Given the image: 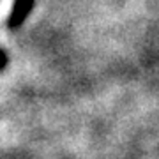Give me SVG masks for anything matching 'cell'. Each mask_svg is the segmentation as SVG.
I'll use <instances>...</instances> for the list:
<instances>
[{
    "label": "cell",
    "instance_id": "cell-1",
    "mask_svg": "<svg viewBox=\"0 0 159 159\" xmlns=\"http://www.w3.org/2000/svg\"><path fill=\"white\" fill-rule=\"evenodd\" d=\"M35 0H14L12 9L7 18V27L9 29H18L21 27V23L25 21V18L29 16L32 9H34Z\"/></svg>",
    "mask_w": 159,
    "mask_h": 159
},
{
    "label": "cell",
    "instance_id": "cell-2",
    "mask_svg": "<svg viewBox=\"0 0 159 159\" xmlns=\"http://www.w3.org/2000/svg\"><path fill=\"white\" fill-rule=\"evenodd\" d=\"M7 67V51L2 50V71Z\"/></svg>",
    "mask_w": 159,
    "mask_h": 159
}]
</instances>
